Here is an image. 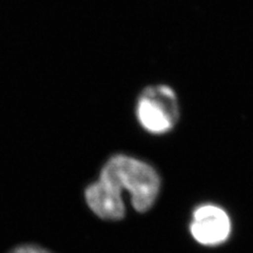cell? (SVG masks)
<instances>
[{
    "label": "cell",
    "instance_id": "4",
    "mask_svg": "<svg viewBox=\"0 0 253 253\" xmlns=\"http://www.w3.org/2000/svg\"><path fill=\"white\" fill-rule=\"evenodd\" d=\"M85 200L91 210L100 218L117 220L125 216L122 194L100 179L86 188Z\"/></svg>",
    "mask_w": 253,
    "mask_h": 253
},
{
    "label": "cell",
    "instance_id": "1",
    "mask_svg": "<svg viewBox=\"0 0 253 253\" xmlns=\"http://www.w3.org/2000/svg\"><path fill=\"white\" fill-rule=\"evenodd\" d=\"M99 179L121 194L123 190H128L133 207L138 212L152 207L161 187L160 176L151 166L123 154L110 158Z\"/></svg>",
    "mask_w": 253,
    "mask_h": 253
},
{
    "label": "cell",
    "instance_id": "2",
    "mask_svg": "<svg viewBox=\"0 0 253 253\" xmlns=\"http://www.w3.org/2000/svg\"><path fill=\"white\" fill-rule=\"evenodd\" d=\"M136 115L142 128L153 134L169 132L178 120V104L168 85L148 86L138 98Z\"/></svg>",
    "mask_w": 253,
    "mask_h": 253
},
{
    "label": "cell",
    "instance_id": "5",
    "mask_svg": "<svg viewBox=\"0 0 253 253\" xmlns=\"http://www.w3.org/2000/svg\"><path fill=\"white\" fill-rule=\"evenodd\" d=\"M10 253H51V252L42 247L34 246V245H23V246L15 248Z\"/></svg>",
    "mask_w": 253,
    "mask_h": 253
},
{
    "label": "cell",
    "instance_id": "3",
    "mask_svg": "<svg viewBox=\"0 0 253 253\" xmlns=\"http://www.w3.org/2000/svg\"><path fill=\"white\" fill-rule=\"evenodd\" d=\"M190 231L197 243L216 246L226 242L230 235V217L218 206L203 205L193 212Z\"/></svg>",
    "mask_w": 253,
    "mask_h": 253
}]
</instances>
